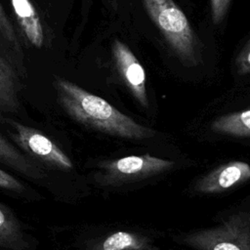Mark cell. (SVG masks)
<instances>
[{"mask_svg":"<svg viewBox=\"0 0 250 250\" xmlns=\"http://www.w3.org/2000/svg\"><path fill=\"white\" fill-rule=\"evenodd\" d=\"M53 85L63 111L85 127L131 140L148 139L155 134L153 130L137 123L103 98L69 80L56 76Z\"/></svg>","mask_w":250,"mask_h":250,"instance_id":"6da1fadb","label":"cell"},{"mask_svg":"<svg viewBox=\"0 0 250 250\" xmlns=\"http://www.w3.org/2000/svg\"><path fill=\"white\" fill-rule=\"evenodd\" d=\"M149 19L159 29L165 40L188 66L201 62L198 40L185 13L173 0H142Z\"/></svg>","mask_w":250,"mask_h":250,"instance_id":"7a4b0ae2","label":"cell"},{"mask_svg":"<svg viewBox=\"0 0 250 250\" xmlns=\"http://www.w3.org/2000/svg\"><path fill=\"white\" fill-rule=\"evenodd\" d=\"M0 122L14 144L41 167L62 172H70L74 168L65 152L39 130L4 115H0Z\"/></svg>","mask_w":250,"mask_h":250,"instance_id":"3957f363","label":"cell"},{"mask_svg":"<svg viewBox=\"0 0 250 250\" xmlns=\"http://www.w3.org/2000/svg\"><path fill=\"white\" fill-rule=\"evenodd\" d=\"M182 241L194 250H250V212L238 211L214 228L185 234Z\"/></svg>","mask_w":250,"mask_h":250,"instance_id":"277c9868","label":"cell"},{"mask_svg":"<svg viewBox=\"0 0 250 250\" xmlns=\"http://www.w3.org/2000/svg\"><path fill=\"white\" fill-rule=\"evenodd\" d=\"M174 162L149 154L130 155L104 161L100 164L101 172L97 181L103 185H113L125 181L145 179L171 169Z\"/></svg>","mask_w":250,"mask_h":250,"instance_id":"5b68a950","label":"cell"},{"mask_svg":"<svg viewBox=\"0 0 250 250\" xmlns=\"http://www.w3.org/2000/svg\"><path fill=\"white\" fill-rule=\"evenodd\" d=\"M111 52L114 65L122 80L138 103L146 108L148 107L146 75L140 61L131 49L118 39L113 41Z\"/></svg>","mask_w":250,"mask_h":250,"instance_id":"8992f818","label":"cell"},{"mask_svg":"<svg viewBox=\"0 0 250 250\" xmlns=\"http://www.w3.org/2000/svg\"><path fill=\"white\" fill-rule=\"evenodd\" d=\"M250 179V165L234 160L217 167L202 177L195 185L201 193H219Z\"/></svg>","mask_w":250,"mask_h":250,"instance_id":"52a82bcc","label":"cell"},{"mask_svg":"<svg viewBox=\"0 0 250 250\" xmlns=\"http://www.w3.org/2000/svg\"><path fill=\"white\" fill-rule=\"evenodd\" d=\"M0 250H37V241L7 205L0 203Z\"/></svg>","mask_w":250,"mask_h":250,"instance_id":"ba28073f","label":"cell"},{"mask_svg":"<svg viewBox=\"0 0 250 250\" xmlns=\"http://www.w3.org/2000/svg\"><path fill=\"white\" fill-rule=\"evenodd\" d=\"M21 35L25 44L40 49L46 42L40 16L30 0H10Z\"/></svg>","mask_w":250,"mask_h":250,"instance_id":"9c48e42d","label":"cell"},{"mask_svg":"<svg viewBox=\"0 0 250 250\" xmlns=\"http://www.w3.org/2000/svg\"><path fill=\"white\" fill-rule=\"evenodd\" d=\"M0 163L32 181H42L47 177L43 167L21 151L13 142L0 132Z\"/></svg>","mask_w":250,"mask_h":250,"instance_id":"30bf717a","label":"cell"},{"mask_svg":"<svg viewBox=\"0 0 250 250\" xmlns=\"http://www.w3.org/2000/svg\"><path fill=\"white\" fill-rule=\"evenodd\" d=\"M21 90L19 71L0 53V115L19 111Z\"/></svg>","mask_w":250,"mask_h":250,"instance_id":"8fae6325","label":"cell"},{"mask_svg":"<svg viewBox=\"0 0 250 250\" xmlns=\"http://www.w3.org/2000/svg\"><path fill=\"white\" fill-rule=\"evenodd\" d=\"M0 46L9 62L17 68L19 73L23 74V52L17 35L16 29L9 20L0 2Z\"/></svg>","mask_w":250,"mask_h":250,"instance_id":"7c38bea8","label":"cell"},{"mask_svg":"<svg viewBox=\"0 0 250 250\" xmlns=\"http://www.w3.org/2000/svg\"><path fill=\"white\" fill-rule=\"evenodd\" d=\"M146 245V237L139 233L121 230L106 235L88 250H140Z\"/></svg>","mask_w":250,"mask_h":250,"instance_id":"4fadbf2b","label":"cell"},{"mask_svg":"<svg viewBox=\"0 0 250 250\" xmlns=\"http://www.w3.org/2000/svg\"><path fill=\"white\" fill-rule=\"evenodd\" d=\"M211 129L216 133L235 137L250 136V108L220 116L213 121Z\"/></svg>","mask_w":250,"mask_h":250,"instance_id":"5bb4252c","label":"cell"},{"mask_svg":"<svg viewBox=\"0 0 250 250\" xmlns=\"http://www.w3.org/2000/svg\"><path fill=\"white\" fill-rule=\"evenodd\" d=\"M0 190L19 197L32 198L34 193L23 182L0 168Z\"/></svg>","mask_w":250,"mask_h":250,"instance_id":"9a60e30c","label":"cell"},{"mask_svg":"<svg viewBox=\"0 0 250 250\" xmlns=\"http://www.w3.org/2000/svg\"><path fill=\"white\" fill-rule=\"evenodd\" d=\"M235 66L238 74L243 75L250 73V40L236 57Z\"/></svg>","mask_w":250,"mask_h":250,"instance_id":"2e32d148","label":"cell"},{"mask_svg":"<svg viewBox=\"0 0 250 250\" xmlns=\"http://www.w3.org/2000/svg\"><path fill=\"white\" fill-rule=\"evenodd\" d=\"M230 0H210L212 21L215 24H219L225 18Z\"/></svg>","mask_w":250,"mask_h":250,"instance_id":"e0dca14e","label":"cell"}]
</instances>
